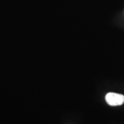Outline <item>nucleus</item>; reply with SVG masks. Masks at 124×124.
<instances>
[{"instance_id":"obj_1","label":"nucleus","mask_w":124,"mask_h":124,"mask_svg":"<svg viewBox=\"0 0 124 124\" xmlns=\"http://www.w3.org/2000/svg\"><path fill=\"white\" fill-rule=\"evenodd\" d=\"M105 100L110 106H120L124 103V95L114 93H108L106 95Z\"/></svg>"}]
</instances>
